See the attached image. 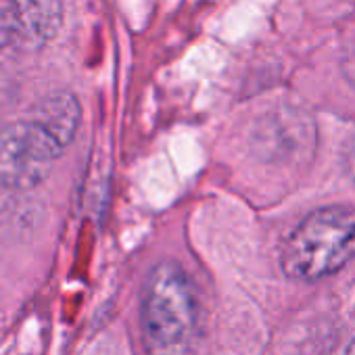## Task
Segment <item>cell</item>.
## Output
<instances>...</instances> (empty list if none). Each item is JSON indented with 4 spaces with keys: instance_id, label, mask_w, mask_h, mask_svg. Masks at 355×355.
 Instances as JSON below:
<instances>
[{
    "instance_id": "2",
    "label": "cell",
    "mask_w": 355,
    "mask_h": 355,
    "mask_svg": "<svg viewBox=\"0 0 355 355\" xmlns=\"http://www.w3.org/2000/svg\"><path fill=\"white\" fill-rule=\"evenodd\" d=\"M355 257V211L330 205L309 214L284 239L280 268L284 276L315 282L336 274Z\"/></svg>"
},
{
    "instance_id": "5",
    "label": "cell",
    "mask_w": 355,
    "mask_h": 355,
    "mask_svg": "<svg viewBox=\"0 0 355 355\" xmlns=\"http://www.w3.org/2000/svg\"><path fill=\"white\" fill-rule=\"evenodd\" d=\"M32 117L38 119L63 146H69L78 132L82 109L71 92H55L36 105Z\"/></svg>"
},
{
    "instance_id": "6",
    "label": "cell",
    "mask_w": 355,
    "mask_h": 355,
    "mask_svg": "<svg viewBox=\"0 0 355 355\" xmlns=\"http://www.w3.org/2000/svg\"><path fill=\"white\" fill-rule=\"evenodd\" d=\"M343 355H355V338H353V340L349 343V347H347V349L343 351Z\"/></svg>"
},
{
    "instance_id": "4",
    "label": "cell",
    "mask_w": 355,
    "mask_h": 355,
    "mask_svg": "<svg viewBox=\"0 0 355 355\" xmlns=\"http://www.w3.org/2000/svg\"><path fill=\"white\" fill-rule=\"evenodd\" d=\"M63 24L61 0H0V30L13 42L42 46Z\"/></svg>"
},
{
    "instance_id": "3",
    "label": "cell",
    "mask_w": 355,
    "mask_h": 355,
    "mask_svg": "<svg viewBox=\"0 0 355 355\" xmlns=\"http://www.w3.org/2000/svg\"><path fill=\"white\" fill-rule=\"evenodd\" d=\"M65 146L34 117L0 128V184L28 191L42 184Z\"/></svg>"
},
{
    "instance_id": "1",
    "label": "cell",
    "mask_w": 355,
    "mask_h": 355,
    "mask_svg": "<svg viewBox=\"0 0 355 355\" xmlns=\"http://www.w3.org/2000/svg\"><path fill=\"white\" fill-rule=\"evenodd\" d=\"M142 343L148 355H191L199 336V297L189 274L163 261L148 274L140 301Z\"/></svg>"
}]
</instances>
